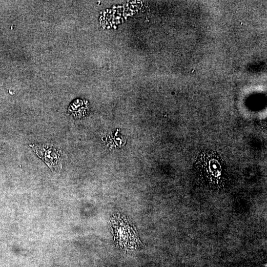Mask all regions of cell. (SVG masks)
<instances>
[{
  "label": "cell",
  "instance_id": "1",
  "mask_svg": "<svg viewBox=\"0 0 267 267\" xmlns=\"http://www.w3.org/2000/svg\"><path fill=\"white\" fill-rule=\"evenodd\" d=\"M110 227L114 240L119 246L129 249L141 247L134 227L126 218L120 215L114 216L111 220Z\"/></svg>",
  "mask_w": 267,
  "mask_h": 267
},
{
  "label": "cell",
  "instance_id": "2",
  "mask_svg": "<svg viewBox=\"0 0 267 267\" xmlns=\"http://www.w3.org/2000/svg\"><path fill=\"white\" fill-rule=\"evenodd\" d=\"M37 156L43 161L53 172H59L62 168L61 150L52 144H30Z\"/></svg>",
  "mask_w": 267,
  "mask_h": 267
}]
</instances>
